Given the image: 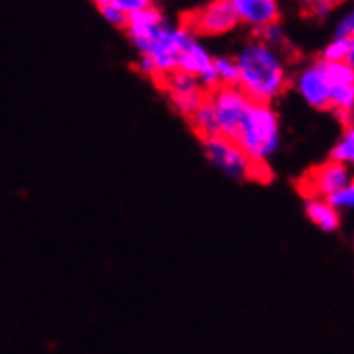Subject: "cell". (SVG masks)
Segmentation results:
<instances>
[{
	"mask_svg": "<svg viewBox=\"0 0 354 354\" xmlns=\"http://www.w3.org/2000/svg\"><path fill=\"white\" fill-rule=\"evenodd\" d=\"M348 52H350V39L333 35V39L322 48L320 58L326 62H339V60H348Z\"/></svg>",
	"mask_w": 354,
	"mask_h": 354,
	"instance_id": "cell-18",
	"label": "cell"
},
{
	"mask_svg": "<svg viewBox=\"0 0 354 354\" xmlns=\"http://www.w3.org/2000/svg\"><path fill=\"white\" fill-rule=\"evenodd\" d=\"M330 157L337 159L354 170V122H348V127L335 142V147L330 151Z\"/></svg>",
	"mask_w": 354,
	"mask_h": 354,
	"instance_id": "cell-16",
	"label": "cell"
},
{
	"mask_svg": "<svg viewBox=\"0 0 354 354\" xmlns=\"http://www.w3.org/2000/svg\"><path fill=\"white\" fill-rule=\"evenodd\" d=\"M215 71L219 77V86H239V65L234 56H215Z\"/></svg>",
	"mask_w": 354,
	"mask_h": 354,
	"instance_id": "cell-17",
	"label": "cell"
},
{
	"mask_svg": "<svg viewBox=\"0 0 354 354\" xmlns=\"http://www.w3.org/2000/svg\"><path fill=\"white\" fill-rule=\"evenodd\" d=\"M301 3L305 5V9L311 15L326 17V15H330L333 11H335L337 7H342L346 0H301Z\"/></svg>",
	"mask_w": 354,
	"mask_h": 354,
	"instance_id": "cell-21",
	"label": "cell"
},
{
	"mask_svg": "<svg viewBox=\"0 0 354 354\" xmlns=\"http://www.w3.org/2000/svg\"><path fill=\"white\" fill-rule=\"evenodd\" d=\"M178 69L198 77L208 88V93L219 86V77L215 71V56L211 54V50L206 48V44L200 39V35H194L189 44H187V48L180 56Z\"/></svg>",
	"mask_w": 354,
	"mask_h": 354,
	"instance_id": "cell-11",
	"label": "cell"
},
{
	"mask_svg": "<svg viewBox=\"0 0 354 354\" xmlns=\"http://www.w3.org/2000/svg\"><path fill=\"white\" fill-rule=\"evenodd\" d=\"M234 140L256 163L268 165L281 147V124L273 103L254 101Z\"/></svg>",
	"mask_w": 354,
	"mask_h": 354,
	"instance_id": "cell-2",
	"label": "cell"
},
{
	"mask_svg": "<svg viewBox=\"0 0 354 354\" xmlns=\"http://www.w3.org/2000/svg\"><path fill=\"white\" fill-rule=\"evenodd\" d=\"M326 71L333 86L330 112L337 114L344 122H354V67L348 60H339L326 62Z\"/></svg>",
	"mask_w": 354,
	"mask_h": 354,
	"instance_id": "cell-9",
	"label": "cell"
},
{
	"mask_svg": "<svg viewBox=\"0 0 354 354\" xmlns=\"http://www.w3.org/2000/svg\"><path fill=\"white\" fill-rule=\"evenodd\" d=\"M256 35H258V37H262L264 41H268L270 46L283 48V44H286V35H283V30H281L279 22H277V24H270V26H266L264 30H260V32H256Z\"/></svg>",
	"mask_w": 354,
	"mask_h": 354,
	"instance_id": "cell-23",
	"label": "cell"
},
{
	"mask_svg": "<svg viewBox=\"0 0 354 354\" xmlns=\"http://www.w3.org/2000/svg\"><path fill=\"white\" fill-rule=\"evenodd\" d=\"M114 5H118L124 13H136L140 9H147L151 5H155V0H112Z\"/></svg>",
	"mask_w": 354,
	"mask_h": 354,
	"instance_id": "cell-24",
	"label": "cell"
},
{
	"mask_svg": "<svg viewBox=\"0 0 354 354\" xmlns=\"http://www.w3.org/2000/svg\"><path fill=\"white\" fill-rule=\"evenodd\" d=\"M202 151L208 163L217 172L232 180H266L270 174H266L268 165L256 163L252 157L245 153V149L227 136H213L202 140Z\"/></svg>",
	"mask_w": 354,
	"mask_h": 354,
	"instance_id": "cell-4",
	"label": "cell"
},
{
	"mask_svg": "<svg viewBox=\"0 0 354 354\" xmlns=\"http://www.w3.org/2000/svg\"><path fill=\"white\" fill-rule=\"evenodd\" d=\"M239 65V86L258 103H275L290 86V69L281 48L254 37L234 54Z\"/></svg>",
	"mask_w": 354,
	"mask_h": 354,
	"instance_id": "cell-1",
	"label": "cell"
},
{
	"mask_svg": "<svg viewBox=\"0 0 354 354\" xmlns=\"http://www.w3.org/2000/svg\"><path fill=\"white\" fill-rule=\"evenodd\" d=\"M161 88L165 91L170 106L180 114L189 118L208 97V88L202 82L185 71H174L161 82Z\"/></svg>",
	"mask_w": 354,
	"mask_h": 354,
	"instance_id": "cell-8",
	"label": "cell"
},
{
	"mask_svg": "<svg viewBox=\"0 0 354 354\" xmlns=\"http://www.w3.org/2000/svg\"><path fill=\"white\" fill-rule=\"evenodd\" d=\"M241 26L260 32L270 24L279 22L281 7L279 0H230Z\"/></svg>",
	"mask_w": 354,
	"mask_h": 354,
	"instance_id": "cell-13",
	"label": "cell"
},
{
	"mask_svg": "<svg viewBox=\"0 0 354 354\" xmlns=\"http://www.w3.org/2000/svg\"><path fill=\"white\" fill-rule=\"evenodd\" d=\"M333 202V206L342 213H354V176L348 185H344L337 194H333L328 198Z\"/></svg>",
	"mask_w": 354,
	"mask_h": 354,
	"instance_id": "cell-20",
	"label": "cell"
},
{
	"mask_svg": "<svg viewBox=\"0 0 354 354\" xmlns=\"http://www.w3.org/2000/svg\"><path fill=\"white\" fill-rule=\"evenodd\" d=\"M335 37H352L354 35V7H350L348 11H344L339 15V19L335 22V30H333Z\"/></svg>",
	"mask_w": 354,
	"mask_h": 354,
	"instance_id": "cell-22",
	"label": "cell"
},
{
	"mask_svg": "<svg viewBox=\"0 0 354 354\" xmlns=\"http://www.w3.org/2000/svg\"><path fill=\"white\" fill-rule=\"evenodd\" d=\"M348 62L354 67V35L350 37V52H348Z\"/></svg>",
	"mask_w": 354,
	"mask_h": 354,
	"instance_id": "cell-25",
	"label": "cell"
},
{
	"mask_svg": "<svg viewBox=\"0 0 354 354\" xmlns=\"http://www.w3.org/2000/svg\"><path fill=\"white\" fill-rule=\"evenodd\" d=\"M208 101L217 116L219 136L236 138L245 116L254 106V99L241 86H217L208 93Z\"/></svg>",
	"mask_w": 354,
	"mask_h": 354,
	"instance_id": "cell-5",
	"label": "cell"
},
{
	"mask_svg": "<svg viewBox=\"0 0 354 354\" xmlns=\"http://www.w3.org/2000/svg\"><path fill=\"white\" fill-rule=\"evenodd\" d=\"M187 26L200 37H225L234 32L241 22L230 0H208L187 17Z\"/></svg>",
	"mask_w": 354,
	"mask_h": 354,
	"instance_id": "cell-6",
	"label": "cell"
},
{
	"mask_svg": "<svg viewBox=\"0 0 354 354\" xmlns=\"http://www.w3.org/2000/svg\"><path fill=\"white\" fill-rule=\"evenodd\" d=\"M168 24L163 11L157 5H151L147 9H140L129 15L127 26L122 30L127 32V39L131 41V46L136 48L138 54L147 52L149 46L155 41V37L161 32V28Z\"/></svg>",
	"mask_w": 354,
	"mask_h": 354,
	"instance_id": "cell-12",
	"label": "cell"
},
{
	"mask_svg": "<svg viewBox=\"0 0 354 354\" xmlns=\"http://www.w3.org/2000/svg\"><path fill=\"white\" fill-rule=\"evenodd\" d=\"M354 170L350 165L337 161V159H328L326 163H322L320 168L311 170L307 174V178L303 180V192L305 196H316V198H330L333 194H337L344 185H348L352 180Z\"/></svg>",
	"mask_w": 354,
	"mask_h": 354,
	"instance_id": "cell-10",
	"label": "cell"
},
{
	"mask_svg": "<svg viewBox=\"0 0 354 354\" xmlns=\"http://www.w3.org/2000/svg\"><path fill=\"white\" fill-rule=\"evenodd\" d=\"M305 215L320 232H337L342 225V211H337L328 198L309 196L305 200Z\"/></svg>",
	"mask_w": 354,
	"mask_h": 354,
	"instance_id": "cell-14",
	"label": "cell"
},
{
	"mask_svg": "<svg viewBox=\"0 0 354 354\" xmlns=\"http://www.w3.org/2000/svg\"><path fill=\"white\" fill-rule=\"evenodd\" d=\"M95 3H97V9H99L101 17L106 19L110 26H116V28L127 26L129 13H124L118 5L112 3V0H95Z\"/></svg>",
	"mask_w": 354,
	"mask_h": 354,
	"instance_id": "cell-19",
	"label": "cell"
},
{
	"mask_svg": "<svg viewBox=\"0 0 354 354\" xmlns=\"http://www.w3.org/2000/svg\"><path fill=\"white\" fill-rule=\"evenodd\" d=\"M292 88L295 93L307 103L309 108L314 110H330V77L326 71V62L322 58L307 62L303 65L295 80H292Z\"/></svg>",
	"mask_w": 354,
	"mask_h": 354,
	"instance_id": "cell-7",
	"label": "cell"
},
{
	"mask_svg": "<svg viewBox=\"0 0 354 354\" xmlns=\"http://www.w3.org/2000/svg\"><path fill=\"white\" fill-rule=\"evenodd\" d=\"M196 32L187 26V22L185 24L168 22L155 37L149 50L138 54V71L155 80L157 84H161L170 73L178 71L180 56Z\"/></svg>",
	"mask_w": 354,
	"mask_h": 354,
	"instance_id": "cell-3",
	"label": "cell"
},
{
	"mask_svg": "<svg viewBox=\"0 0 354 354\" xmlns=\"http://www.w3.org/2000/svg\"><path fill=\"white\" fill-rule=\"evenodd\" d=\"M187 120H189L194 133H196L200 140L219 136L217 116H215V110H213V106H211V101H208V97H206V101H204L202 106H200L189 118H187Z\"/></svg>",
	"mask_w": 354,
	"mask_h": 354,
	"instance_id": "cell-15",
	"label": "cell"
}]
</instances>
